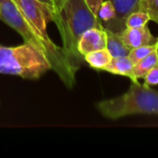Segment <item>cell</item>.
<instances>
[{
  "label": "cell",
  "instance_id": "cell-1",
  "mask_svg": "<svg viewBox=\"0 0 158 158\" xmlns=\"http://www.w3.org/2000/svg\"><path fill=\"white\" fill-rule=\"evenodd\" d=\"M31 25L44 47V53L53 69L66 86L71 88L79 69L70 60L63 47L56 45L49 37L47 23L56 22L58 16L55 7L39 0H12Z\"/></svg>",
  "mask_w": 158,
  "mask_h": 158
},
{
  "label": "cell",
  "instance_id": "cell-2",
  "mask_svg": "<svg viewBox=\"0 0 158 158\" xmlns=\"http://www.w3.org/2000/svg\"><path fill=\"white\" fill-rule=\"evenodd\" d=\"M56 26L62 38V47L79 69L82 56L78 51V42L87 30L104 27L101 20L91 11L84 0H67Z\"/></svg>",
  "mask_w": 158,
  "mask_h": 158
},
{
  "label": "cell",
  "instance_id": "cell-3",
  "mask_svg": "<svg viewBox=\"0 0 158 158\" xmlns=\"http://www.w3.org/2000/svg\"><path fill=\"white\" fill-rule=\"evenodd\" d=\"M97 110L106 118L118 119L126 116L158 115V91L132 82L124 94L99 102Z\"/></svg>",
  "mask_w": 158,
  "mask_h": 158
},
{
  "label": "cell",
  "instance_id": "cell-4",
  "mask_svg": "<svg viewBox=\"0 0 158 158\" xmlns=\"http://www.w3.org/2000/svg\"><path fill=\"white\" fill-rule=\"evenodd\" d=\"M51 66L42 50L30 43L15 47L0 44V74L16 75L24 79H38Z\"/></svg>",
  "mask_w": 158,
  "mask_h": 158
},
{
  "label": "cell",
  "instance_id": "cell-5",
  "mask_svg": "<svg viewBox=\"0 0 158 158\" xmlns=\"http://www.w3.org/2000/svg\"><path fill=\"white\" fill-rule=\"evenodd\" d=\"M116 10V17L113 20L103 26L106 29L118 33L126 29V19L133 12L139 11L140 0H110Z\"/></svg>",
  "mask_w": 158,
  "mask_h": 158
},
{
  "label": "cell",
  "instance_id": "cell-6",
  "mask_svg": "<svg viewBox=\"0 0 158 158\" xmlns=\"http://www.w3.org/2000/svg\"><path fill=\"white\" fill-rule=\"evenodd\" d=\"M106 48L105 28H91L84 31L78 42V51L84 56L88 53Z\"/></svg>",
  "mask_w": 158,
  "mask_h": 158
},
{
  "label": "cell",
  "instance_id": "cell-7",
  "mask_svg": "<svg viewBox=\"0 0 158 158\" xmlns=\"http://www.w3.org/2000/svg\"><path fill=\"white\" fill-rule=\"evenodd\" d=\"M118 34L131 50L143 45L155 44L158 42L157 37H155L151 33L147 26L142 28H126Z\"/></svg>",
  "mask_w": 158,
  "mask_h": 158
},
{
  "label": "cell",
  "instance_id": "cell-8",
  "mask_svg": "<svg viewBox=\"0 0 158 158\" xmlns=\"http://www.w3.org/2000/svg\"><path fill=\"white\" fill-rule=\"evenodd\" d=\"M102 70L110 72L116 75H121L128 77L134 83H139L138 79L134 75V63L129 56L113 57L108 65H106Z\"/></svg>",
  "mask_w": 158,
  "mask_h": 158
},
{
  "label": "cell",
  "instance_id": "cell-9",
  "mask_svg": "<svg viewBox=\"0 0 158 158\" xmlns=\"http://www.w3.org/2000/svg\"><path fill=\"white\" fill-rule=\"evenodd\" d=\"M105 31L106 35V49L108 50L112 57L128 56L131 49L126 46V44L120 39L119 35L106 28Z\"/></svg>",
  "mask_w": 158,
  "mask_h": 158
},
{
  "label": "cell",
  "instance_id": "cell-10",
  "mask_svg": "<svg viewBox=\"0 0 158 158\" xmlns=\"http://www.w3.org/2000/svg\"><path fill=\"white\" fill-rule=\"evenodd\" d=\"M83 57L92 68L96 69H103L113 58L106 48L88 53Z\"/></svg>",
  "mask_w": 158,
  "mask_h": 158
},
{
  "label": "cell",
  "instance_id": "cell-11",
  "mask_svg": "<svg viewBox=\"0 0 158 158\" xmlns=\"http://www.w3.org/2000/svg\"><path fill=\"white\" fill-rule=\"evenodd\" d=\"M156 65H158V57L156 50L148 55L146 57L134 65V75L136 79L144 78V76Z\"/></svg>",
  "mask_w": 158,
  "mask_h": 158
},
{
  "label": "cell",
  "instance_id": "cell-12",
  "mask_svg": "<svg viewBox=\"0 0 158 158\" xmlns=\"http://www.w3.org/2000/svg\"><path fill=\"white\" fill-rule=\"evenodd\" d=\"M150 20L149 16L143 11L131 13L126 19V28H142L147 25Z\"/></svg>",
  "mask_w": 158,
  "mask_h": 158
},
{
  "label": "cell",
  "instance_id": "cell-13",
  "mask_svg": "<svg viewBox=\"0 0 158 158\" xmlns=\"http://www.w3.org/2000/svg\"><path fill=\"white\" fill-rule=\"evenodd\" d=\"M98 19L101 20L102 24H106L113 20L116 17V10L110 0L104 1L98 10Z\"/></svg>",
  "mask_w": 158,
  "mask_h": 158
},
{
  "label": "cell",
  "instance_id": "cell-14",
  "mask_svg": "<svg viewBox=\"0 0 158 158\" xmlns=\"http://www.w3.org/2000/svg\"><path fill=\"white\" fill-rule=\"evenodd\" d=\"M156 45H157V43L155 44L143 45V46H139V47L133 48V49L131 50V52L128 55V56L131 58V60L135 65L139 61H141L142 59H143L144 57H146L148 55H150L152 52H154L156 49Z\"/></svg>",
  "mask_w": 158,
  "mask_h": 158
},
{
  "label": "cell",
  "instance_id": "cell-15",
  "mask_svg": "<svg viewBox=\"0 0 158 158\" xmlns=\"http://www.w3.org/2000/svg\"><path fill=\"white\" fill-rule=\"evenodd\" d=\"M140 11L145 12L150 20L158 24V0H140Z\"/></svg>",
  "mask_w": 158,
  "mask_h": 158
},
{
  "label": "cell",
  "instance_id": "cell-16",
  "mask_svg": "<svg viewBox=\"0 0 158 158\" xmlns=\"http://www.w3.org/2000/svg\"><path fill=\"white\" fill-rule=\"evenodd\" d=\"M144 86L151 87L153 85L158 84V65L153 68L145 76H144Z\"/></svg>",
  "mask_w": 158,
  "mask_h": 158
},
{
  "label": "cell",
  "instance_id": "cell-17",
  "mask_svg": "<svg viewBox=\"0 0 158 158\" xmlns=\"http://www.w3.org/2000/svg\"><path fill=\"white\" fill-rule=\"evenodd\" d=\"M86 5L88 6V7L91 9V11L95 15L97 16L98 14V10L102 5V3L105 1V0H84Z\"/></svg>",
  "mask_w": 158,
  "mask_h": 158
},
{
  "label": "cell",
  "instance_id": "cell-18",
  "mask_svg": "<svg viewBox=\"0 0 158 158\" xmlns=\"http://www.w3.org/2000/svg\"><path fill=\"white\" fill-rule=\"evenodd\" d=\"M52 1H53L54 7H55L56 11V14L58 16V19L56 22V25L59 22V20H60V13H61V11H62L63 7H64L65 4L67 2V0H52Z\"/></svg>",
  "mask_w": 158,
  "mask_h": 158
},
{
  "label": "cell",
  "instance_id": "cell-19",
  "mask_svg": "<svg viewBox=\"0 0 158 158\" xmlns=\"http://www.w3.org/2000/svg\"><path fill=\"white\" fill-rule=\"evenodd\" d=\"M39 1H41V2H43V3H45V4H48V5H51V6H54L53 1H52V0H39Z\"/></svg>",
  "mask_w": 158,
  "mask_h": 158
},
{
  "label": "cell",
  "instance_id": "cell-20",
  "mask_svg": "<svg viewBox=\"0 0 158 158\" xmlns=\"http://www.w3.org/2000/svg\"><path fill=\"white\" fill-rule=\"evenodd\" d=\"M156 55H157V57H158V42H157V45H156Z\"/></svg>",
  "mask_w": 158,
  "mask_h": 158
}]
</instances>
